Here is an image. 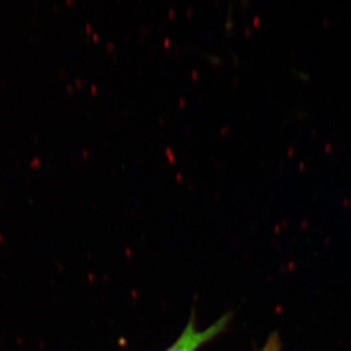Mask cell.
I'll return each mask as SVG.
<instances>
[{
    "label": "cell",
    "instance_id": "1",
    "mask_svg": "<svg viewBox=\"0 0 351 351\" xmlns=\"http://www.w3.org/2000/svg\"><path fill=\"white\" fill-rule=\"evenodd\" d=\"M230 320V314H226L204 331H198L196 329L195 318L191 316L180 338L165 351H196L200 346L221 334L228 326Z\"/></svg>",
    "mask_w": 351,
    "mask_h": 351
},
{
    "label": "cell",
    "instance_id": "2",
    "mask_svg": "<svg viewBox=\"0 0 351 351\" xmlns=\"http://www.w3.org/2000/svg\"><path fill=\"white\" fill-rule=\"evenodd\" d=\"M279 350H280V343L277 336H274L269 339V343L263 351H278Z\"/></svg>",
    "mask_w": 351,
    "mask_h": 351
}]
</instances>
